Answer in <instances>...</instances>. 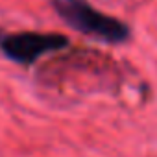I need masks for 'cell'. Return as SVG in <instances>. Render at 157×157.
Wrapping results in <instances>:
<instances>
[{
	"label": "cell",
	"mask_w": 157,
	"mask_h": 157,
	"mask_svg": "<svg viewBox=\"0 0 157 157\" xmlns=\"http://www.w3.org/2000/svg\"><path fill=\"white\" fill-rule=\"evenodd\" d=\"M68 44L67 37L61 33H39V32H21L0 37V50L11 61L30 67L41 56L48 52H57Z\"/></svg>",
	"instance_id": "2"
},
{
	"label": "cell",
	"mask_w": 157,
	"mask_h": 157,
	"mask_svg": "<svg viewBox=\"0 0 157 157\" xmlns=\"http://www.w3.org/2000/svg\"><path fill=\"white\" fill-rule=\"evenodd\" d=\"M52 4L70 28L93 39L117 44L129 37V28L122 21L94 10L87 0H52Z\"/></svg>",
	"instance_id": "1"
}]
</instances>
